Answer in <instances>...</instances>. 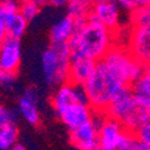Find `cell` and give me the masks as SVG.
<instances>
[{
  "label": "cell",
  "instance_id": "1",
  "mask_svg": "<svg viewBox=\"0 0 150 150\" xmlns=\"http://www.w3.org/2000/svg\"><path fill=\"white\" fill-rule=\"evenodd\" d=\"M118 42L117 31L89 16L79 23L69 45L71 54L84 55L95 61H100Z\"/></svg>",
  "mask_w": 150,
  "mask_h": 150
},
{
  "label": "cell",
  "instance_id": "2",
  "mask_svg": "<svg viewBox=\"0 0 150 150\" xmlns=\"http://www.w3.org/2000/svg\"><path fill=\"white\" fill-rule=\"evenodd\" d=\"M82 86L88 103L98 114L106 113L117 94L122 88H126L110 72V70L103 64L102 60L96 62L91 76Z\"/></svg>",
  "mask_w": 150,
  "mask_h": 150
},
{
  "label": "cell",
  "instance_id": "3",
  "mask_svg": "<svg viewBox=\"0 0 150 150\" xmlns=\"http://www.w3.org/2000/svg\"><path fill=\"white\" fill-rule=\"evenodd\" d=\"M106 114L118 120L127 130L136 132L149 119L150 109L134 97L130 86H126L113 98Z\"/></svg>",
  "mask_w": 150,
  "mask_h": 150
},
{
  "label": "cell",
  "instance_id": "4",
  "mask_svg": "<svg viewBox=\"0 0 150 150\" xmlns=\"http://www.w3.org/2000/svg\"><path fill=\"white\" fill-rule=\"evenodd\" d=\"M71 48L69 43H49L41 55V72L45 83L57 88L69 81Z\"/></svg>",
  "mask_w": 150,
  "mask_h": 150
},
{
  "label": "cell",
  "instance_id": "5",
  "mask_svg": "<svg viewBox=\"0 0 150 150\" xmlns=\"http://www.w3.org/2000/svg\"><path fill=\"white\" fill-rule=\"evenodd\" d=\"M98 149L142 150L136 133L106 113L98 114Z\"/></svg>",
  "mask_w": 150,
  "mask_h": 150
},
{
  "label": "cell",
  "instance_id": "6",
  "mask_svg": "<svg viewBox=\"0 0 150 150\" xmlns=\"http://www.w3.org/2000/svg\"><path fill=\"white\" fill-rule=\"evenodd\" d=\"M101 60L125 86H130L143 70V65L133 57L126 45L120 42L112 47Z\"/></svg>",
  "mask_w": 150,
  "mask_h": 150
},
{
  "label": "cell",
  "instance_id": "7",
  "mask_svg": "<svg viewBox=\"0 0 150 150\" xmlns=\"http://www.w3.org/2000/svg\"><path fill=\"white\" fill-rule=\"evenodd\" d=\"M125 15L118 0H94L90 7L91 17L117 33L127 24V21H124Z\"/></svg>",
  "mask_w": 150,
  "mask_h": 150
},
{
  "label": "cell",
  "instance_id": "8",
  "mask_svg": "<svg viewBox=\"0 0 150 150\" xmlns=\"http://www.w3.org/2000/svg\"><path fill=\"white\" fill-rule=\"evenodd\" d=\"M124 43L143 66L150 65V30L146 25L130 27L127 24Z\"/></svg>",
  "mask_w": 150,
  "mask_h": 150
},
{
  "label": "cell",
  "instance_id": "9",
  "mask_svg": "<svg viewBox=\"0 0 150 150\" xmlns=\"http://www.w3.org/2000/svg\"><path fill=\"white\" fill-rule=\"evenodd\" d=\"M70 144L78 150L98 149V113L90 120L69 131Z\"/></svg>",
  "mask_w": 150,
  "mask_h": 150
},
{
  "label": "cell",
  "instance_id": "10",
  "mask_svg": "<svg viewBox=\"0 0 150 150\" xmlns=\"http://www.w3.org/2000/svg\"><path fill=\"white\" fill-rule=\"evenodd\" d=\"M84 101H88V100H86L83 86L71 81H66L54 88L51 97H49V103H51L54 113L66 106Z\"/></svg>",
  "mask_w": 150,
  "mask_h": 150
},
{
  "label": "cell",
  "instance_id": "11",
  "mask_svg": "<svg viewBox=\"0 0 150 150\" xmlns=\"http://www.w3.org/2000/svg\"><path fill=\"white\" fill-rule=\"evenodd\" d=\"M54 114L58 120L70 131L78 127L79 125L84 124L85 121L90 120L93 117H95L96 112L91 108L88 101H84L66 106Z\"/></svg>",
  "mask_w": 150,
  "mask_h": 150
},
{
  "label": "cell",
  "instance_id": "12",
  "mask_svg": "<svg viewBox=\"0 0 150 150\" xmlns=\"http://www.w3.org/2000/svg\"><path fill=\"white\" fill-rule=\"evenodd\" d=\"M17 113L30 126H39L41 124L39 93H37L36 88L29 86L22 93L17 103Z\"/></svg>",
  "mask_w": 150,
  "mask_h": 150
},
{
  "label": "cell",
  "instance_id": "13",
  "mask_svg": "<svg viewBox=\"0 0 150 150\" xmlns=\"http://www.w3.org/2000/svg\"><path fill=\"white\" fill-rule=\"evenodd\" d=\"M0 6L5 15L7 35L16 39H22L30 22L21 13L18 0H6Z\"/></svg>",
  "mask_w": 150,
  "mask_h": 150
},
{
  "label": "cell",
  "instance_id": "14",
  "mask_svg": "<svg viewBox=\"0 0 150 150\" xmlns=\"http://www.w3.org/2000/svg\"><path fill=\"white\" fill-rule=\"evenodd\" d=\"M22 43L21 39L7 36L6 40L0 45V69L17 73L22 64Z\"/></svg>",
  "mask_w": 150,
  "mask_h": 150
},
{
  "label": "cell",
  "instance_id": "15",
  "mask_svg": "<svg viewBox=\"0 0 150 150\" xmlns=\"http://www.w3.org/2000/svg\"><path fill=\"white\" fill-rule=\"evenodd\" d=\"M95 60L78 54H71L70 59V71H69V81L83 85L88 78L91 76V73L96 66Z\"/></svg>",
  "mask_w": 150,
  "mask_h": 150
},
{
  "label": "cell",
  "instance_id": "16",
  "mask_svg": "<svg viewBox=\"0 0 150 150\" xmlns=\"http://www.w3.org/2000/svg\"><path fill=\"white\" fill-rule=\"evenodd\" d=\"M78 25L79 22L71 15L66 13L52 25L49 30V41L52 43H69Z\"/></svg>",
  "mask_w": 150,
  "mask_h": 150
},
{
  "label": "cell",
  "instance_id": "17",
  "mask_svg": "<svg viewBox=\"0 0 150 150\" xmlns=\"http://www.w3.org/2000/svg\"><path fill=\"white\" fill-rule=\"evenodd\" d=\"M130 89L134 97L150 109V65L143 66L142 72L130 85Z\"/></svg>",
  "mask_w": 150,
  "mask_h": 150
},
{
  "label": "cell",
  "instance_id": "18",
  "mask_svg": "<svg viewBox=\"0 0 150 150\" xmlns=\"http://www.w3.org/2000/svg\"><path fill=\"white\" fill-rule=\"evenodd\" d=\"M19 131L17 122H11L0 127V150L15 149L18 145Z\"/></svg>",
  "mask_w": 150,
  "mask_h": 150
},
{
  "label": "cell",
  "instance_id": "19",
  "mask_svg": "<svg viewBox=\"0 0 150 150\" xmlns=\"http://www.w3.org/2000/svg\"><path fill=\"white\" fill-rule=\"evenodd\" d=\"M19 11L29 22L40 15L41 10L48 5V0H18Z\"/></svg>",
  "mask_w": 150,
  "mask_h": 150
},
{
  "label": "cell",
  "instance_id": "20",
  "mask_svg": "<svg viewBox=\"0 0 150 150\" xmlns=\"http://www.w3.org/2000/svg\"><path fill=\"white\" fill-rule=\"evenodd\" d=\"M134 133L142 150H150V117Z\"/></svg>",
  "mask_w": 150,
  "mask_h": 150
},
{
  "label": "cell",
  "instance_id": "21",
  "mask_svg": "<svg viewBox=\"0 0 150 150\" xmlns=\"http://www.w3.org/2000/svg\"><path fill=\"white\" fill-rule=\"evenodd\" d=\"M18 117L19 115L17 110H13L6 106L0 105V127L11 122H17Z\"/></svg>",
  "mask_w": 150,
  "mask_h": 150
},
{
  "label": "cell",
  "instance_id": "22",
  "mask_svg": "<svg viewBox=\"0 0 150 150\" xmlns=\"http://www.w3.org/2000/svg\"><path fill=\"white\" fill-rule=\"evenodd\" d=\"M118 1L121 5L122 10L126 12V15L138 7L150 6V0H118Z\"/></svg>",
  "mask_w": 150,
  "mask_h": 150
},
{
  "label": "cell",
  "instance_id": "23",
  "mask_svg": "<svg viewBox=\"0 0 150 150\" xmlns=\"http://www.w3.org/2000/svg\"><path fill=\"white\" fill-rule=\"evenodd\" d=\"M16 78H17V73H12L0 69V86H3L4 89L12 88L16 83Z\"/></svg>",
  "mask_w": 150,
  "mask_h": 150
},
{
  "label": "cell",
  "instance_id": "24",
  "mask_svg": "<svg viewBox=\"0 0 150 150\" xmlns=\"http://www.w3.org/2000/svg\"><path fill=\"white\" fill-rule=\"evenodd\" d=\"M7 30H6V22H5V15L4 11L0 6V45H1L7 37Z\"/></svg>",
  "mask_w": 150,
  "mask_h": 150
},
{
  "label": "cell",
  "instance_id": "25",
  "mask_svg": "<svg viewBox=\"0 0 150 150\" xmlns=\"http://www.w3.org/2000/svg\"><path fill=\"white\" fill-rule=\"evenodd\" d=\"M71 0H48V5L53 7H67Z\"/></svg>",
  "mask_w": 150,
  "mask_h": 150
},
{
  "label": "cell",
  "instance_id": "26",
  "mask_svg": "<svg viewBox=\"0 0 150 150\" xmlns=\"http://www.w3.org/2000/svg\"><path fill=\"white\" fill-rule=\"evenodd\" d=\"M146 27H148V29H149V30H150V22H149V23H148V24H146Z\"/></svg>",
  "mask_w": 150,
  "mask_h": 150
},
{
  "label": "cell",
  "instance_id": "27",
  "mask_svg": "<svg viewBox=\"0 0 150 150\" xmlns=\"http://www.w3.org/2000/svg\"><path fill=\"white\" fill-rule=\"evenodd\" d=\"M5 1H6V0H0V5H1L3 3H5Z\"/></svg>",
  "mask_w": 150,
  "mask_h": 150
}]
</instances>
